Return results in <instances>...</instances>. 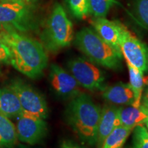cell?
Returning <instances> with one entry per match:
<instances>
[{
  "label": "cell",
  "mask_w": 148,
  "mask_h": 148,
  "mask_svg": "<svg viewBox=\"0 0 148 148\" xmlns=\"http://www.w3.org/2000/svg\"><path fill=\"white\" fill-rule=\"evenodd\" d=\"M0 39L8 47L14 69L31 79L41 76L48 62L42 43L8 26L0 27Z\"/></svg>",
  "instance_id": "obj_1"
},
{
  "label": "cell",
  "mask_w": 148,
  "mask_h": 148,
  "mask_svg": "<svg viewBox=\"0 0 148 148\" xmlns=\"http://www.w3.org/2000/svg\"><path fill=\"white\" fill-rule=\"evenodd\" d=\"M101 108L86 94L72 98L66 110L68 123L80 139L90 145L97 144Z\"/></svg>",
  "instance_id": "obj_2"
},
{
  "label": "cell",
  "mask_w": 148,
  "mask_h": 148,
  "mask_svg": "<svg viewBox=\"0 0 148 148\" xmlns=\"http://www.w3.org/2000/svg\"><path fill=\"white\" fill-rule=\"evenodd\" d=\"M75 43L79 50L94 64L109 69L121 66L122 54L105 42L91 27H83L76 33Z\"/></svg>",
  "instance_id": "obj_3"
},
{
  "label": "cell",
  "mask_w": 148,
  "mask_h": 148,
  "mask_svg": "<svg viewBox=\"0 0 148 148\" xmlns=\"http://www.w3.org/2000/svg\"><path fill=\"white\" fill-rule=\"evenodd\" d=\"M73 25L64 7L56 3L40 34L42 45L47 50L56 52L71 43Z\"/></svg>",
  "instance_id": "obj_4"
},
{
  "label": "cell",
  "mask_w": 148,
  "mask_h": 148,
  "mask_svg": "<svg viewBox=\"0 0 148 148\" xmlns=\"http://www.w3.org/2000/svg\"><path fill=\"white\" fill-rule=\"evenodd\" d=\"M32 5L0 1V27L8 26L20 32H27L36 27Z\"/></svg>",
  "instance_id": "obj_5"
},
{
  "label": "cell",
  "mask_w": 148,
  "mask_h": 148,
  "mask_svg": "<svg viewBox=\"0 0 148 148\" xmlns=\"http://www.w3.org/2000/svg\"><path fill=\"white\" fill-rule=\"evenodd\" d=\"M119 48L125 61L142 73L148 72V46L121 23Z\"/></svg>",
  "instance_id": "obj_6"
},
{
  "label": "cell",
  "mask_w": 148,
  "mask_h": 148,
  "mask_svg": "<svg viewBox=\"0 0 148 148\" xmlns=\"http://www.w3.org/2000/svg\"><path fill=\"white\" fill-rule=\"evenodd\" d=\"M68 68L83 88L92 91L103 88L105 80L103 72L89 60L80 57L73 58L68 62Z\"/></svg>",
  "instance_id": "obj_7"
},
{
  "label": "cell",
  "mask_w": 148,
  "mask_h": 148,
  "mask_svg": "<svg viewBox=\"0 0 148 148\" xmlns=\"http://www.w3.org/2000/svg\"><path fill=\"white\" fill-rule=\"evenodd\" d=\"M19 99L23 112L45 119L48 115V107L45 98L30 85L20 79H15L9 85Z\"/></svg>",
  "instance_id": "obj_8"
},
{
  "label": "cell",
  "mask_w": 148,
  "mask_h": 148,
  "mask_svg": "<svg viewBox=\"0 0 148 148\" xmlns=\"http://www.w3.org/2000/svg\"><path fill=\"white\" fill-rule=\"evenodd\" d=\"M16 118V134L20 141L35 145L43 139L47 131L43 119L24 112Z\"/></svg>",
  "instance_id": "obj_9"
},
{
  "label": "cell",
  "mask_w": 148,
  "mask_h": 148,
  "mask_svg": "<svg viewBox=\"0 0 148 148\" xmlns=\"http://www.w3.org/2000/svg\"><path fill=\"white\" fill-rule=\"evenodd\" d=\"M49 80L53 89L61 97L73 98L80 94L78 83L61 66L53 64L49 70Z\"/></svg>",
  "instance_id": "obj_10"
},
{
  "label": "cell",
  "mask_w": 148,
  "mask_h": 148,
  "mask_svg": "<svg viewBox=\"0 0 148 148\" xmlns=\"http://www.w3.org/2000/svg\"><path fill=\"white\" fill-rule=\"evenodd\" d=\"M91 25L92 28L105 42L121 53L119 48L120 22L110 21L106 17L93 18L91 20Z\"/></svg>",
  "instance_id": "obj_11"
},
{
  "label": "cell",
  "mask_w": 148,
  "mask_h": 148,
  "mask_svg": "<svg viewBox=\"0 0 148 148\" xmlns=\"http://www.w3.org/2000/svg\"><path fill=\"white\" fill-rule=\"evenodd\" d=\"M119 107L114 105H105L101 109L97 130V145L101 148L103 140L116 127L119 126Z\"/></svg>",
  "instance_id": "obj_12"
},
{
  "label": "cell",
  "mask_w": 148,
  "mask_h": 148,
  "mask_svg": "<svg viewBox=\"0 0 148 148\" xmlns=\"http://www.w3.org/2000/svg\"><path fill=\"white\" fill-rule=\"evenodd\" d=\"M103 99L114 106H128L134 101V94L129 84L119 82L106 87L102 92Z\"/></svg>",
  "instance_id": "obj_13"
},
{
  "label": "cell",
  "mask_w": 148,
  "mask_h": 148,
  "mask_svg": "<svg viewBox=\"0 0 148 148\" xmlns=\"http://www.w3.org/2000/svg\"><path fill=\"white\" fill-rule=\"evenodd\" d=\"M120 125L134 130L138 125H145L148 120V108L141 103L138 108L132 105L119 107Z\"/></svg>",
  "instance_id": "obj_14"
},
{
  "label": "cell",
  "mask_w": 148,
  "mask_h": 148,
  "mask_svg": "<svg viewBox=\"0 0 148 148\" xmlns=\"http://www.w3.org/2000/svg\"><path fill=\"white\" fill-rule=\"evenodd\" d=\"M23 112L19 99L10 86L0 89V113L8 118L17 117Z\"/></svg>",
  "instance_id": "obj_15"
},
{
  "label": "cell",
  "mask_w": 148,
  "mask_h": 148,
  "mask_svg": "<svg viewBox=\"0 0 148 148\" xmlns=\"http://www.w3.org/2000/svg\"><path fill=\"white\" fill-rule=\"evenodd\" d=\"M16 130L8 117L0 113V147L13 148L17 140Z\"/></svg>",
  "instance_id": "obj_16"
},
{
  "label": "cell",
  "mask_w": 148,
  "mask_h": 148,
  "mask_svg": "<svg viewBox=\"0 0 148 148\" xmlns=\"http://www.w3.org/2000/svg\"><path fill=\"white\" fill-rule=\"evenodd\" d=\"M126 63L129 71V84L134 94V101L132 106L138 108L141 104L143 86L145 84L143 73L128 62H126Z\"/></svg>",
  "instance_id": "obj_17"
},
{
  "label": "cell",
  "mask_w": 148,
  "mask_h": 148,
  "mask_svg": "<svg viewBox=\"0 0 148 148\" xmlns=\"http://www.w3.org/2000/svg\"><path fill=\"white\" fill-rule=\"evenodd\" d=\"M132 130L122 125L116 127L103 140L101 148H122Z\"/></svg>",
  "instance_id": "obj_18"
},
{
  "label": "cell",
  "mask_w": 148,
  "mask_h": 148,
  "mask_svg": "<svg viewBox=\"0 0 148 148\" xmlns=\"http://www.w3.org/2000/svg\"><path fill=\"white\" fill-rule=\"evenodd\" d=\"M116 0H88L89 14L93 18L106 17Z\"/></svg>",
  "instance_id": "obj_19"
},
{
  "label": "cell",
  "mask_w": 148,
  "mask_h": 148,
  "mask_svg": "<svg viewBox=\"0 0 148 148\" xmlns=\"http://www.w3.org/2000/svg\"><path fill=\"white\" fill-rule=\"evenodd\" d=\"M133 10L137 23L148 29V0H134Z\"/></svg>",
  "instance_id": "obj_20"
},
{
  "label": "cell",
  "mask_w": 148,
  "mask_h": 148,
  "mask_svg": "<svg viewBox=\"0 0 148 148\" xmlns=\"http://www.w3.org/2000/svg\"><path fill=\"white\" fill-rule=\"evenodd\" d=\"M69 10L74 17L84 19L89 15L88 0H66Z\"/></svg>",
  "instance_id": "obj_21"
},
{
  "label": "cell",
  "mask_w": 148,
  "mask_h": 148,
  "mask_svg": "<svg viewBox=\"0 0 148 148\" xmlns=\"http://www.w3.org/2000/svg\"><path fill=\"white\" fill-rule=\"evenodd\" d=\"M133 130V147L148 148V131L145 125H138Z\"/></svg>",
  "instance_id": "obj_22"
},
{
  "label": "cell",
  "mask_w": 148,
  "mask_h": 148,
  "mask_svg": "<svg viewBox=\"0 0 148 148\" xmlns=\"http://www.w3.org/2000/svg\"><path fill=\"white\" fill-rule=\"evenodd\" d=\"M0 62L10 63V53L8 47L0 39Z\"/></svg>",
  "instance_id": "obj_23"
},
{
  "label": "cell",
  "mask_w": 148,
  "mask_h": 148,
  "mask_svg": "<svg viewBox=\"0 0 148 148\" xmlns=\"http://www.w3.org/2000/svg\"><path fill=\"white\" fill-rule=\"evenodd\" d=\"M60 148H83L77 145V144L73 143L71 140H64L61 143Z\"/></svg>",
  "instance_id": "obj_24"
},
{
  "label": "cell",
  "mask_w": 148,
  "mask_h": 148,
  "mask_svg": "<svg viewBox=\"0 0 148 148\" xmlns=\"http://www.w3.org/2000/svg\"><path fill=\"white\" fill-rule=\"evenodd\" d=\"M141 103L148 108V86L145 89V91L144 92V95L142 96Z\"/></svg>",
  "instance_id": "obj_25"
},
{
  "label": "cell",
  "mask_w": 148,
  "mask_h": 148,
  "mask_svg": "<svg viewBox=\"0 0 148 148\" xmlns=\"http://www.w3.org/2000/svg\"><path fill=\"white\" fill-rule=\"evenodd\" d=\"M0 1H16V2H21L26 3V4L32 5L36 2L37 0H0Z\"/></svg>",
  "instance_id": "obj_26"
},
{
  "label": "cell",
  "mask_w": 148,
  "mask_h": 148,
  "mask_svg": "<svg viewBox=\"0 0 148 148\" xmlns=\"http://www.w3.org/2000/svg\"><path fill=\"white\" fill-rule=\"evenodd\" d=\"M145 125H146V128H147V131H148V120L147 121L145 122Z\"/></svg>",
  "instance_id": "obj_27"
},
{
  "label": "cell",
  "mask_w": 148,
  "mask_h": 148,
  "mask_svg": "<svg viewBox=\"0 0 148 148\" xmlns=\"http://www.w3.org/2000/svg\"><path fill=\"white\" fill-rule=\"evenodd\" d=\"M130 148H134V147H130Z\"/></svg>",
  "instance_id": "obj_28"
},
{
  "label": "cell",
  "mask_w": 148,
  "mask_h": 148,
  "mask_svg": "<svg viewBox=\"0 0 148 148\" xmlns=\"http://www.w3.org/2000/svg\"><path fill=\"white\" fill-rule=\"evenodd\" d=\"M0 148H1V147H0Z\"/></svg>",
  "instance_id": "obj_29"
}]
</instances>
